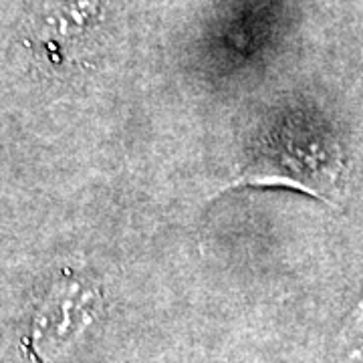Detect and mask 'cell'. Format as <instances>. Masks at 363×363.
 Instances as JSON below:
<instances>
[{"mask_svg": "<svg viewBox=\"0 0 363 363\" xmlns=\"http://www.w3.org/2000/svg\"><path fill=\"white\" fill-rule=\"evenodd\" d=\"M97 291L81 274L63 271L52 281L28 331V353L33 363H63L69 351L93 321Z\"/></svg>", "mask_w": 363, "mask_h": 363, "instance_id": "obj_2", "label": "cell"}, {"mask_svg": "<svg viewBox=\"0 0 363 363\" xmlns=\"http://www.w3.org/2000/svg\"><path fill=\"white\" fill-rule=\"evenodd\" d=\"M97 14V0H43L39 37L47 49L81 39Z\"/></svg>", "mask_w": 363, "mask_h": 363, "instance_id": "obj_3", "label": "cell"}, {"mask_svg": "<svg viewBox=\"0 0 363 363\" xmlns=\"http://www.w3.org/2000/svg\"><path fill=\"white\" fill-rule=\"evenodd\" d=\"M341 350L351 357H362L363 355V297L357 303V307L351 311L345 319V325L339 333Z\"/></svg>", "mask_w": 363, "mask_h": 363, "instance_id": "obj_4", "label": "cell"}, {"mask_svg": "<svg viewBox=\"0 0 363 363\" xmlns=\"http://www.w3.org/2000/svg\"><path fill=\"white\" fill-rule=\"evenodd\" d=\"M233 186H283L333 202L343 176V152L317 117L286 109L255 131Z\"/></svg>", "mask_w": 363, "mask_h": 363, "instance_id": "obj_1", "label": "cell"}]
</instances>
